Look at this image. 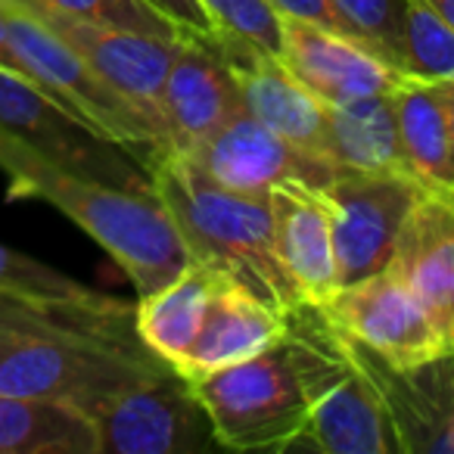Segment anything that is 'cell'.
<instances>
[{
  "mask_svg": "<svg viewBox=\"0 0 454 454\" xmlns=\"http://www.w3.org/2000/svg\"><path fill=\"white\" fill-rule=\"evenodd\" d=\"M442 90V100H445V113H448V128H451V150H454V78L451 82H435Z\"/></svg>",
  "mask_w": 454,
  "mask_h": 454,
  "instance_id": "4dcf8cb0",
  "label": "cell"
},
{
  "mask_svg": "<svg viewBox=\"0 0 454 454\" xmlns=\"http://www.w3.org/2000/svg\"><path fill=\"white\" fill-rule=\"evenodd\" d=\"M280 336H284V315L271 311L240 284L221 278L206 305L200 333L177 371L184 377H202L278 346Z\"/></svg>",
  "mask_w": 454,
  "mask_h": 454,
  "instance_id": "ac0fdd59",
  "label": "cell"
},
{
  "mask_svg": "<svg viewBox=\"0 0 454 454\" xmlns=\"http://www.w3.org/2000/svg\"><path fill=\"white\" fill-rule=\"evenodd\" d=\"M336 324L361 346L373 348L395 367L427 364L448 355V342L433 324L417 293L392 268L371 274L358 284L340 286L327 302Z\"/></svg>",
  "mask_w": 454,
  "mask_h": 454,
  "instance_id": "ba28073f",
  "label": "cell"
},
{
  "mask_svg": "<svg viewBox=\"0 0 454 454\" xmlns=\"http://www.w3.org/2000/svg\"><path fill=\"white\" fill-rule=\"evenodd\" d=\"M13 336H20V333H13V330H7V327H0V352L10 346V340H13Z\"/></svg>",
  "mask_w": 454,
  "mask_h": 454,
  "instance_id": "d6a6232c",
  "label": "cell"
},
{
  "mask_svg": "<svg viewBox=\"0 0 454 454\" xmlns=\"http://www.w3.org/2000/svg\"><path fill=\"white\" fill-rule=\"evenodd\" d=\"M427 4L448 22V26L454 28V0H427Z\"/></svg>",
  "mask_w": 454,
  "mask_h": 454,
  "instance_id": "1f68e13d",
  "label": "cell"
},
{
  "mask_svg": "<svg viewBox=\"0 0 454 454\" xmlns=\"http://www.w3.org/2000/svg\"><path fill=\"white\" fill-rule=\"evenodd\" d=\"M0 128L20 134L53 162L84 177L119 187H150V175L140 177L128 159L115 156V144L94 134L44 88L7 66H0Z\"/></svg>",
  "mask_w": 454,
  "mask_h": 454,
  "instance_id": "9c48e42d",
  "label": "cell"
},
{
  "mask_svg": "<svg viewBox=\"0 0 454 454\" xmlns=\"http://www.w3.org/2000/svg\"><path fill=\"white\" fill-rule=\"evenodd\" d=\"M352 342L389 408L404 454H454V352L395 367L358 340Z\"/></svg>",
  "mask_w": 454,
  "mask_h": 454,
  "instance_id": "9a60e30c",
  "label": "cell"
},
{
  "mask_svg": "<svg viewBox=\"0 0 454 454\" xmlns=\"http://www.w3.org/2000/svg\"><path fill=\"white\" fill-rule=\"evenodd\" d=\"M402 69L420 82L454 78V28L427 0H402Z\"/></svg>",
  "mask_w": 454,
  "mask_h": 454,
  "instance_id": "603a6c76",
  "label": "cell"
},
{
  "mask_svg": "<svg viewBox=\"0 0 454 454\" xmlns=\"http://www.w3.org/2000/svg\"><path fill=\"white\" fill-rule=\"evenodd\" d=\"M0 16L7 22V38L20 72L44 88L78 121L115 146L146 150V162L168 150L156 121L140 113L113 84L103 82L22 0H0Z\"/></svg>",
  "mask_w": 454,
  "mask_h": 454,
  "instance_id": "277c9868",
  "label": "cell"
},
{
  "mask_svg": "<svg viewBox=\"0 0 454 454\" xmlns=\"http://www.w3.org/2000/svg\"><path fill=\"white\" fill-rule=\"evenodd\" d=\"M218 280V271L200 265V262H190L165 286L153 290L150 296H140L134 305V330H137L140 342L162 361H168L171 367L181 364L200 333L202 315H206V305Z\"/></svg>",
  "mask_w": 454,
  "mask_h": 454,
  "instance_id": "d6986e66",
  "label": "cell"
},
{
  "mask_svg": "<svg viewBox=\"0 0 454 454\" xmlns=\"http://www.w3.org/2000/svg\"><path fill=\"white\" fill-rule=\"evenodd\" d=\"M271 7L278 10L280 16H296V20L317 22V26L346 35L340 16H336L333 7H330V0H271ZM348 38H352V35H348Z\"/></svg>",
  "mask_w": 454,
  "mask_h": 454,
  "instance_id": "83f0119b",
  "label": "cell"
},
{
  "mask_svg": "<svg viewBox=\"0 0 454 454\" xmlns=\"http://www.w3.org/2000/svg\"><path fill=\"white\" fill-rule=\"evenodd\" d=\"M392 100H395V125L408 171L429 190H451L454 150L439 84L404 78Z\"/></svg>",
  "mask_w": 454,
  "mask_h": 454,
  "instance_id": "44dd1931",
  "label": "cell"
},
{
  "mask_svg": "<svg viewBox=\"0 0 454 454\" xmlns=\"http://www.w3.org/2000/svg\"><path fill=\"white\" fill-rule=\"evenodd\" d=\"M0 454H100V435L72 404L0 392Z\"/></svg>",
  "mask_w": 454,
  "mask_h": 454,
  "instance_id": "ffe728a7",
  "label": "cell"
},
{
  "mask_svg": "<svg viewBox=\"0 0 454 454\" xmlns=\"http://www.w3.org/2000/svg\"><path fill=\"white\" fill-rule=\"evenodd\" d=\"M212 32H227L280 57V13L271 0H200Z\"/></svg>",
  "mask_w": 454,
  "mask_h": 454,
  "instance_id": "4316f807",
  "label": "cell"
},
{
  "mask_svg": "<svg viewBox=\"0 0 454 454\" xmlns=\"http://www.w3.org/2000/svg\"><path fill=\"white\" fill-rule=\"evenodd\" d=\"M278 59L324 106H348L367 97L395 94L408 78L361 41L296 16H280Z\"/></svg>",
  "mask_w": 454,
  "mask_h": 454,
  "instance_id": "8fae6325",
  "label": "cell"
},
{
  "mask_svg": "<svg viewBox=\"0 0 454 454\" xmlns=\"http://www.w3.org/2000/svg\"><path fill=\"white\" fill-rule=\"evenodd\" d=\"M150 187L175 221L190 262L240 284L278 315L302 299L274 253L268 200L218 187L181 153L150 159Z\"/></svg>",
  "mask_w": 454,
  "mask_h": 454,
  "instance_id": "6da1fadb",
  "label": "cell"
},
{
  "mask_svg": "<svg viewBox=\"0 0 454 454\" xmlns=\"http://www.w3.org/2000/svg\"><path fill=\"white\" fill-rule=\"evenodd\" d=\"M190 386L206 408L215 442L231 451H293L309 427V398L280 342L190 377Z\"/></svg>",
  "mask_w": 454,
  "mask_h": 454,
  "instance_id": "5b68a950",
  "label": "cell"
},
{
  "mask_svg": "<svg viewBox=\"0 0 454 454\" xmlns=\"http://www.w3.org/2000/svg\"><path fill=\"white\" fill-rule=\"evenodd\" d=\"M427 190L411 171H336L324 193L333 208L340 286L389 268L404 221Z\"/></svg>",
  "mask_w": 454,
  "mask_h": 454,
  "instance_id": "8992f818",
  "label": "cell"
},
{
  "mask_svg": "<svg viewBox=\"0 0 454 454\" xmlns=\"http://www.w3.org/2000/svg\"><path fill=\"white\" fill-rule=\"evenodd\" d=\"M389 268L417 293L454 352V202L427 190L398 234Z\"/></svg>",
  "mask_w": 454,
  "mask_h": 454,
  "instance_id": "e0dca14e",
  "label": "cell"
},
{
  "mask_svg": "<svg viewBox=\"0 0 454 454\" xmlns=\"http://www.w3.org/2000/svg\"><path fill=\"white\" fill-rule=\"evenodd\" d=\"M51 32H57L103 82H109L121 97L134 103L144 115H150L165 134L168 144V131H165L162 119V88L165 75H168L171 57H175V41L156 38V35H140L128 32V28L115 26H97L88 20H75V16L57 13L51 7H38L22 0Z\"/></svg>",
  "mask_w": 454,
  "mask_h": 454,
  "instance_id": "7c38bea8",
  "label": "cell"
},
{
  "mask_svg": "<svg viewBox=\"0 0 454 454\" xmlns=\"http://www.w3.org/2000/svg\"><path fill=\"white\" fill-rule=\"evenodd\" d=\"M0 293L53 305H88V309L119 302V299L103 296V293L72 280L69 274L44 265V262L32 259V255L16 253V249L4 247V243H0Z\"/></svg>",
  "mask_w": 454,
  "mask_h": 454,
  "instance_id": "cb8c5ba5",
  "label": "cell"
},
{
  "mask_svg": "<svg viewBox=\"0 0 454 454\" xmlns=\"http://www.w3.org/2000/svg\"><path fill=\"white\" fill-rule=\"evenodd\" d=\"M168 367L146 346L20 333L0 352V392L66 402L94 417L115 395Z\"/></svg>",
  "mask_w": 454,
  "mask_h": 454,
  "instance_id": "3957f363",
  "label": "cell"
},
{
  "mask_svg": "<svg viewBox=\"0 0 454 454\" xmlns=\"http://www.w3.org/2000/svg\"><path fill=\"white\" fill-rule=\"evenodd\" d=\"M330 165L336 171H408L392 94L327 106Z\"/></svg>",
  "mask_w": 454,
  "mask_h": 454,
  "instance_id": "7402d4cb",
  "label": "cell"
},
{
  "mask_svg": "<svg viewBox=\"0 0 454 454\" xmlns=\"http://www.w3.org/2000/svg\"><path fill=\"white\" fill-rule=\"evenodd\" d=\"M439 193H445V196H448V200H451V202H454V187H451V190H439Z\"/></svg>",
  "mask_w": 454,
  "mask_h": 454,
  "instance_id": "836d02e7",
  "label": "cell"
},
{
  "mask_svg": "<svg viewBox=\"0 0 454 454\" xmlns=\"http://www.w3.org/2000/svg\"><path fill=\"white\" fill-rule=\"evenodd\" d=\"M212 41L240 84L243 109L305 156L330 165L327 106L305 90L274 53L227 32H212Z\"/></svg>",
  "mask_w": 454,
  "mask_h": 454,
  "instance_id": "4fadbf2b",
  "label": "cell"
},
{
  "mask_svg": "<svg viewBox=\"0 0 454 454\" xmlns=\"http://www.w3.org/2000/svg\"><path fill=\"white\" fill-rule=\"evenodd\" d=\"M280 346L309 398V427L293 451L404 454L395 423L355 342L330 311L309 299L284 311Z\"/></svg>",
  "mask_w": 454,
  "mask_h": 454,
  "instance_id": "7a4b0ae2",
  "label": "cell"
},
{
  "mask_svg": "<svg viewBox=\"0 0 454 454\" xmlns=\"http://www.w3.org/2000/svg\"><path fill=\"white\" fill-rule=\"evenodd\" d=\"M346 35L402 69V0H330Z\"/></svg>",
  "mask_w": 454,
  "mask_h": 454,
  "instance_id": "d4e9b609",
  "label": "cell"
},
{
  "mask_svg": "<svg viewBox=\"0 0 454 454\" xmlns=\"http://www.w3.org/2000/svg\"><path fill=\"white\" fill-rule=\"evenodd\" d=\"M240 109V84L212 35H177L162 88V119L168 131L165 153H187L200 146Z\"/></svg>",
  "mask_w": 454,
  "mask_h": 454,
  "instance_id": "5bb4252c",
  "label": "cell"
},
{
  "mask_svg": "<svg viewBox=\"0 0 454 454\" xmlns=\"http://www.w3.org/2000/svg\"><path fill=\"white\" fill-rule=\"evenodd\" d=\"M274 253L296 293L309 302H327L340 290L333 247V208L324 190L305 181H280L268 193Z\"/></svg>",
  "mask_w": 454,
  "mask_h": 454,
  "instance_id": "2e32d148",
  "label": "cell"
},
{
  "mask_svg": "<svg viewBox=\"0 0 454 454\" xmlns=\"http://www.w3.org/2000/svg\"><path fill=\"white\" fill-rule=\"evenodd\" d=\"M159 13L168 16L175 26H181L184 32H196V35H212V22L202 13L200 0H150Z\"/></svg>",
  "mask_w": 454,
  "mask_h": 454,
  "instance_id": "f1b7e54d",
  "label": "cell"
},
{
  "mask_svg": "<svg viewBox=\"0 0 454 454\" xmlns=\"http://www.w3.org/2000/svg\"><path fill=\"white\" fill-rule=\"evenodd\" d=\"M28 4L51 7L57 13L97 22V26H115V28H128V32L156 35V38H168V41H175L184 32L168 16L159 13L150 0H28Z\"/></svg>",
  "mask_w": 454,
  "mask_h": 454,
  "instance_id": "484cf974",
  "label": "cell"
},
{
  "mask_svg": "<svg viewBox=\"0 0 454 454\" xmlns=\"http://www.w3.org/2000/svg\"><path fill=\"white\" fill-rule=\"evenodd\" d=\"M0 66L20 72V63H16L13 47H10V38H7V22H4V16H0Z\"/></svg>",
  "mask_w": 454,
  "mask_h": 454,
  "instance_id": "f546056e",
  "label": "cell"
},
{
  "mask_svg": "<svg viewBox=\"0 0 454 454\" xmlns=\"http://www.w3.org/2000/svg\"><path fill=\"white\" fill-rule=\"evenodd\" d=\"M181 156H187L218 187L259 200H268L271 187L280 181H305L324 190L336 175L333 165L305 156L247 109L234 113L212 137Z\"/></svg>",
  "mask_w": 454,
  "mask_h": 454,
  "instance_id": "30bf717a",
  "label": "cell"
},
{
  "mask_svg": "<svg viewBox=\"0 0 454 454\" xmlns=\"http://www.w3.org/2000/svg\"><path fill=\"white\" fill-rule=\"evenodd\" d=\"M94 423L100 454H196L218 445L190 377L175 367L115 395Z\"/></svg>",
  "mask_w": 454,
  "mask_h": 454,
  "instance_id": "52a82bcc",
  "label": "cell"
}]
</instances>
